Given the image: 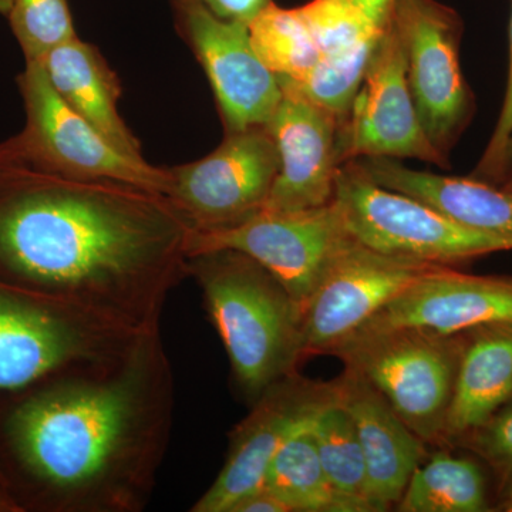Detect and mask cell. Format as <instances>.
<instances>
[{"mask_svg":"<svg viewBox=\"0 0 512 512\" xmlns=\"http://www.w3.org/2000/svg\"><path fill=\"white\" fill-rule=\"evenodd\" d=\"M311 417L299 424L276 451L264 488L291 512H355L330 483L309 426Z\"/></svg>","mask_w":512,"mask_h":512,"instance_id":"cell-21","label":"cell"},{"mask_svg":"<svg viewBox=\"0 0 512 512\" xmlns=\"http://www.w3.org/2000/svg\"><path fill=\"white\" fill-rule=\"evenodd\" d=\"M332 390L333 382H312L296 373L272 384L232 431L224 467L191 511L229 512L242 498L264 487L276 451Z\"/></svg>","mask_w":512,"mask_h":512,"instance_id":"cell-15","label":"cell"},{"mask_svg":"<svg viewBox=\"0 0 512 512\" xmlns=\"http://www.w3.org/2000/svg\"><path fill=\"white\" fill-rule=\"evenodd\" d=\"M466 333L417 328L360 330L330 355L373 384L426 444L447 447L444 429Z\"/></svg>","mask_w":512,"mask_h":512,"instance_id":"cell-5","label":"cell"},{"mask_svg":"<svg viewBox=\"0 0 512 512\" xmlns=\"http://www.w3.org/2000/svg\"><path fill=\"white\" fill-rule=\"evenodd\" d=\"M309 426L330 483L355 512H377L369 493L365 453L352 416L340 402L336 382L328 399L313 412Z\"/></svg>","mask_w":512,"mask_h":512,"instance_id":"cell-23","label":"cell"},{"mask_svg":"<svg viewBox=\"0 0 512 512\" xmlns=\"http://www.w3.org/2000/svg\"><path fill=\"white\" fill-rule=\"evenodd\" d=\"M168 198L194 232L237 227L265 208L279 173V156L268 127L225 133L201 160L170 168Z\"/></svg>","mask_w":512,"mask_h":512,"instance_id":"cell-10","label":"cell"},{"mask_svg":"<svg viewBox=\"0 0 512 512\" xmlns=\"http://www.w3.org/2000/svg\"><path fill=\"white\" fill-rule=\"evenodd\" d=\"M227 350L239 390L254 404L302 362V308L268 269L232 249L188 259Z\"/></svg>","mask_w":512,"mask_h":512,"instance_id":"cell-3","label":"cell"},{"mask_svg":"<svg viewBox=\"0 0 512 512\" xmlns=\"http://www.w3.org/2000/svg\"><path fill=\"white\" fill-rule=\"evenodd\" d=\"M335 382L365 453L370 498L377 512L396 507L414 470L427 457L426 443L355 370L345 367Z\"/></svg>","mask_w":512,"mask_h":512,"instance_id":"cell-17","label":"cell"},{"mask_svg":"<svg viewBox=\"0 0 512 512\" xmlns=\"http://www.w3.org/2000/svg\"><path fill=\"white\" fill-rule=\"evenodd\" d=\"M222 19L248 25L272 0H197Z\"/></svg>","mask_w":512,"mask_h":512,"instance_id":"cell-28","label":"cell"},{"mask_svg":"<svg viewBox=\"0 0 512 512\" xmlns=\"http://www.w3.org/2000/svg\"><path fill=\"white\" fill-rule=\"evenodd\" d=\"M367 178L443 212L451 220L488 234L512 238V194L473 177L414 170L394 158L355 160Z\"/></svg>","mask_w":512,"mask_h":512,"instance_id":"cell-18","label":"cell"},{"mask_svg":"<svg viewBox=\"0 0 512 512\" xmlns=\"http://www.w3.org/2000/svg\"><path fill=\"white\" fill-rule=\"evenodd\" d=\"M349 8L373 28L386 30L396 9L397 0H345Z\"/></svg>","mask_w":512,"mask_h":512,"instance_id":"cell-29","label":"cell"},{"mask_svg":"<svg viewBox=\"0 0 512 512\" xmlns=\"http://www.w3.org/2000/svg\"><path fill=\"white\" fill-rule=\"evenodd\" d=\"M26 124L0 144V165H20L73 180L114 181L168 197L170 168L136 160L111 146L56 92L39 62H26L18 76Z\"/></svg>","mask_w":512,"mask_h":512,"instance_id":"cell-4","label":"cell"},{"mask_svg":"<svg viewBox=\"0 0 512 512\" xmlns=\"http://www.w3.org/2000/svg\"><path fill=\"white\" fill-rule=\"evenodd\" d=\"M8 18L26 62H39L77 37L69 0H12Z\"/></svg>","mask_w":512,"mask_h":512,"instance_id":"cell-25","label":"cell"},{"mask_svg":"<svg viewBox=\"0 0 512 512\" xmlns=\"http://www.w3.org/2000/svg\"><path fill=\"white\" fill-rule=\"evenodd\" d=\"M278 80L282 99L266 127L278 150L279 173L264 210L326 207L335 198L342 117L316 103L291 80Z\"/></svg>","mask_w":512,"mask_h":512,"instance_id":"cell-14","label":"cell"},{"mask_svg":"<svg viewBox=\"0 0 512 512\" xmlns=\"http://www.w3.org/2000/svg\"><path fill=\"white\" fill-rule=\"evenodd\" d=\"M12 8V0H0V15L8 16Z\"/></svg>","mask_w":512,"mask_h":512,"instance_id":"cell-32","label":"cell"},{"mask_svg":"<svg viewBox=\"0 0 512 512\" xmlns=\"http://www.w3.org/2000/svg\"><path fill=\"white\" fill-rule=\"evenodd\" d=\"M171 412L173 375L158 328L123 356L70 370L20 404L9 439L63 510L134 512L156 480Z\"/></svg>","mask_w":512,"mask_h":512,"instance_id":"cell-2","label":"cell"},{"mask_svg":"<svg viewBox=\"0 0 512 512\" xmlns=\"http://www.w3.org/2000/svg\"><path fill=\"white\" fill-rule=\"evenodd\" d=\"M59 96L120 153L146 160L141 144L119 113L123 87L106 57L79 36L39 60Z\"/></svg>","mask_w":512,"mask_h":512,"instance_id":"cell-19","label":"cell"},{"mask_svg":"<svg viewBox=\"0 0 512 512\" xmlns=\"http://www.w3.org/2000/svg\"><path fill=\"white\" fill-rule=\"evenodd\" d=\"M394 19L406 42L417 116L430 143L448 158L476 111L460 64L463 22L437 0H397Z\"/></svg>","mask_w":512,"mask_h":512,"instance_id":"cell-8","label":"cell"},{"mask_svg":"<svg viewBox=\"0 0 512 512\" xmlns=\"http://www.w3.org/2000/svg\"><path fill=\"white\" fill-rule=\"evenodd\" d=\"M261 62L278 77L301 82L320 60V49L301 8L269 3L248 23Z\"/></svg>","mask_w":512,"mask_h":512,"instance_id":"cell-24","label":"cell"},{"mask_svg":"<svg viewBox=\"0 0 512 512\" xmlns=\"http://www.w3.org/2000/svg\"><path fill=\"white\" fill-rule=\"evenodd\" d=\"M505 168H507V178L512 175V136L510 140V144H508L507 148V158H505ZM505 178V180H507Z\"/></svg>","mask_w":512,"mask_h":512,"instance_id":"cell-31","label":"cell"},{"mask_svg":"<svg viewBox=\"0 0 512 512\" xmlns=\"http://www.w3.org/2000/svg\"><path fill=\"white\" fill-rule=\"evenodd\" d=\"M355 241L332 201L313 210H262L237 227L221 231H192L188 256L218 249L251 256L302 308L333 262Z\"/></svg>","mask_w":512,"mask_h":512,"instance_id":"cell-9","label":"cell"},{"mask_svg":"<svg viewBox=\"0 0 512 512\" xmlns=\"http://www.w3.org/2000/svg\"><path fill=\"white\" fill-rule=\"evenodd\" d=\"M512 136V9L510 20V67H508L507 89L503 107H501L500 116L490 137L487 147H485L483 156L478 161L470 177L484 183L497 185L500 187L507 178V168H505V158H507V148Z\"/></svg>","mask_w":512,"mask_h":512,"instance_id":"cell-27","label":"cell"},{"mask_svg":"<svg viewBox=\"0 0 512 512\" xmlns=\"http://www.w3.org/2000/svg\"><path fill=\"white\" fill-rule=\"evenodd\" d=\"M456 446L468 448L490 466L500 481L495 511L512 512V399Z\"/></svg>","mask_w":512,"mask_h":512,"instance_id":"cell-26","label":"cell"},{"mask_svg":"<svg viewBox=\"0 0 512 512\" xmlns=\"http://www.w3.org/2000/svg\"><path fill=\"white\" fill-rule=\"evenodd\" d=\"M512 399V328L466 332L444 437L448 446L485 423Z\"/></svg>","mask_w":512,"mask_h":512,"instance_id":"cell-20","label":"cell"},{"mask_svg":"<svg viewBox=\"0 0 512 512\" xmlns=\"http://www.w3.org/2000/svg\"><path fill=\"white\" fill-rule=\"evenodd\" d=\"M400 512L495 511L484 468L473 458L453 456L446 447L424 458L396 504Z\"/></svg>","mask_w":512,"mask_h":512,"instance_id":"cell-22","label":"cell"},{"mask_svg":"<svg viewBox=\"0 0 512 512\" xmlns=\"http://www.w3.org/2000/svg\"><path fill=\"white\" fill-rule=\"evenodd\" d=\"M333 202L349 234L383 254L453 266L512 251V238L467 227L426 202L380 187L355 160L340 165Z\"/></svg>","mask_w":512,"mask_h":512,"instance_id":"cell-6","label":"cell"},{"mask_svg":"<svg viewBox=\"0 0 512 512\" xmlns=\"http://www.w3.org/2000/svg\"><path fill=\"white\" fill-rule=\"evenodd\" d=\"M144 333L111 325L66 303H40L0 291V393L59 370L110 362Z\"/></svg>","mask_w":512,"mask_h":512,"instance_id":"cell-7","label":"cell"},{"mask_svg":"<svg viewBox=\"0 0 512 512\" xmlns=\"http://www.w3.org/2000/svg\"><path fill=\"white\" fill-rule=\"evenodd\" d=\"M441 266L383 254L353 242L303 303V360L330 355L384 306Z\"/></svg>","mask_w":512,"mask_h":512,"instance_id":"cell-12","label":"cell"},{"mask_svg":"<svg viewBox=\"0 0 512 512\" xmlns=\"http://www.w3.org/2000/svg\"><path fill=\"white\" fill-rule=\"evenodd\" d=\"M229 512H291L281 500L266 488H259L255 493L238 501Z\"/></svg>","mask_w":512,"mask_h":512,"instance_id":"cell-30","label":"cell"},{"mask_svg":"<svg viewBox=\"0 0 512 512\" xmlns=\"http://www.w3.org/2000/svg\"><path fill=\"white\" fill-rule=\"evenodd\" d=\"M340 165L359 158H413L450 168L430 143L407 80V52L394 15L379 40L339 128Z\"/></svg>","mask_w":512,"mask_h":512,"instance_id":"cell-11","label":"cell"},{"mask_svg":"<svg viewBox=\"0 0 512 512\" xmlns=\"http://www.w3.org/2000/svg\"><path fill=\"white\" fill-rule=\"evenodd\" d=\"M15 505L10 504L5 498L0 497V511H12Z\"/></svg>","mask_w":512,"mask_h":512,"instance_id":"cell-33","label":"cell"},{"mask_svg":"<svg viewBox=\"0 0 512 512\" xmlns=\"http://www.w3.org/2000/svg\"><path fill=\"white\" fill-rule=\"evenodd\" d=\"M173 9L178 33L207 74L225 133L265 126L282 89L256 55L248 25L222 19L197 0H173Z\"/></svg>","mask_w":512,"mask_h":512,"instance_id":"cell-13","label":"cell"},{"mask_svg":"<svg viewBox=\"0 0 512 512\" xmlns=\"http://www.w3.org/2000/svg\"><path fill=\"white\" fill-rule=\"evenodd\" d=\"M500 187L503 188L504 191L510 192V194H512V175L511 177H508L507 180H505L504 183L500 185Z\"/></svg>","mask_w":512,"mask_h":512,"instance_id":"cell-34","label":"cell"},{"mask_svg":"<svg viewBox=\"0 0 512 512\" xmlns=\"http://www.w3.org/2000/svg\"><path fill=\"white\" fill-rule=\"evenodd\" d=\"M191 232L165 195L0 165V266L130 332L160 328Z\"/></svg>","mask_w":512,"mask_h":512,"instance_id":"cell-1","label":"cell"},{"mask_svg":"<svg viewBox=\"0 0 512 512\" xmlns=\"http://www.w3.org/2000/svg\"><path fill=\"white\" fill-rule=\"evenodd\" d=\"M399 326L441 335L494 326L512 328V276L471 275L441 266L384 306L357 332Z\"/></svg>","mask_w":512,"mask_h":512,"instance_id":"cell-16","label":"cell"}]
</instances>
